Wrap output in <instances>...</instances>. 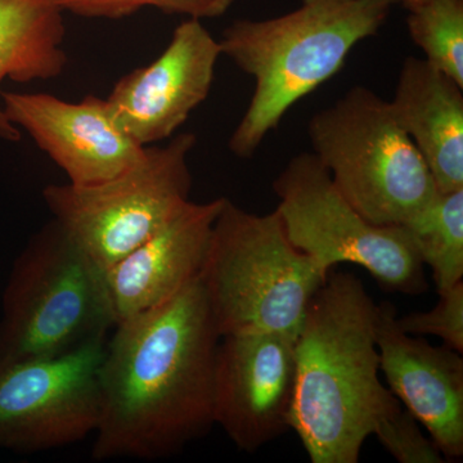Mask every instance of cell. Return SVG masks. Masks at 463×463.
I'll use <instances>...</instances> for the list:
<instances>
[{
  "label": "cell",
  "instance_id": "cell-3",
  "mask_svg": "<svg viewBox=\"0 0 463 463\" xmlns=\"http://www.w3.org/2000/svg\"><path fill=\"white\" fill-rule=\"evenodd\" d=\"M397 0H303L267 20H236L219 44L255 81L248 109L232 133L234 156L257 154L298 100L334 78L359 43L385 25Z\"/></svg>",
  "mask_w": 463,
  "mask_h": 463
},
{
  "label": "cell",
  "instance_id": "cell-17",
  "mask_svg": "<svg viewBox=\"0 0 463 463\" xmlns=\"http://www.w3.org/2000/svg\"><path fill=\"white\" fill-rule=\"evenodd\" d=\"M402 227L422 264L430 268L438 292L462 281L463 188L437 192Z\"/></svg>",
  "mask_w": 463,
  "mask_h": 463
},
{
  "label": "cell",
  "instance_id": "cell-12",
  "mask_svg": "<svg viewBox=\"0 0 463 463\" xmlns=\"http://www.w3.org/2000/svg\"><path fill=\"white\" fill-rule=\"evenodd\" d=\"M3 111L69 178L70 184L90 187L118 178L145 156L116 125L106 99L84 97L79 102L48 93H0Z\"/></svg>",
  "mask_w": 463,
  "mask_h": 463
},
{
  "label": "cell",
  "instance_id": "cell-15",
  "mask_svg": "<svg viewBox=\"0 0 463 463\" xmlns=\"http://www.w3.org/2000/svg\"><path fill=\"white\" fill-rule=\"evenodd\" d=\"M463 87L425 58H405L390 109L419 149L438 192L463 188Z\"/></svg>",
  "mask_w": 463,
  "mask_h": 463
},
{
  "label": "cell",
  "instance_id": "cell-6",
  "mask_svg": "<svg viewBox=\"0 0 463 463\" xmlns=\"http://www.w3.org/2000/svg\"><path fill=\"white\" fill-rule=\"evenodd\" d=\"M313 154L371 223L402 225L437 194L419 149L370 88L355 85L307 124Z\"/></svg>",
  "mask_w": 463,
  "mask_h": 463
},
{
  "label": "cell",
  "instance_id": "cell-1",
  "mask_svg": "<svg viewBox=\"0 0 463 463\" xmlns=\"http://www.w3.org/2000/svg\"><path fill=\"white\" fill-rule=\"evenodd\" d=\"M221 335L201 277L118 323L100 364L94 461L166 458L209 432Z\"/></svg>",
  "mask_w": 463,
  "mask_h": 463
},
{
  "label": "cell",
  "instance_id": "cell-9",
  "mask_svg": "<svg viewBox=\"0 0 463 463\" xmlns=\"http://www.w3.org/2000/svg\"><path fill=\"white\" fill-rule=\"evenodd\" d=\"M108 336L65 354L0 364V448L36 453L96 432Z\"/></svg>",
  "mask_w": 463,
  "mask_h": 463
},
{
  "label": "cell",
  "instance_id": "cell-19",
  "mask_svg": "<svg viewBox=\"0 0 463 463\" xmlns=\"http://www.w3.org/2000/svg\"><path fill=\"white\" fill-rule=\"evenodd\" d=\"M65 14L83 18L120 20L154 8L165 14L194 20L216 18L227 14L236 0H56Z\"/></svg>",
  "mask_w": 463,
  "mask_h": 463
},
{
  "label": "cell",
  "instance_id": "cell-22",
  "mask_svg": "<svg viewBox=\"0 0 463 463\" xmlns=\"http://www.w3.org/2000/svg\"><path fill=\"white\" fill-rule=\"evenodd\" d=\"M397 2L401 3L405 11H407V9L413 7V5H419L422 0H397Z\"/></svg>",
  "mask_w": 463,
  "mask_h": 463
},
{
  "label": "cell",
  "instance_id": "cell-21",
  "mask_svg": "<svg viewBox=\"0 0 463 463\" xmlns=\"http://www.w3.org/2000/svg\"><path fill=\"white\" fill-rule=\"evenodd\" d=\"M373 435L392 458L401 463H443L446 456L423 434L421 423L403 407L383 419Z\"/></svg>",
  "mask_w": 463,
  "mask_h": 463
},
{
  "label": "cell",
  "instance_id": "cell-13",
  "mask_svg": "<svg viewBox=\"0 0 463 463\" xmlns=\"http://www.w3.org/2000/svg\"><path fill=\"white\" fill-rule=\"evenodd\" d=\"M380 371L402 407L421 423L447 461L463 456V359L399 328L397 310L377 306Z\"/></svg>",
  "mask_w": 463,
  "mask_h": 463
},
{
  "label": "cell",
  "instance_id": "cell-10",
  "mask_svg": "<svg viewBox=\"0 0 463 463\" xmlns=\"http://www.w3.org/2000/svg\"><path fill=\"white\" fill-rule=\"evenodd\" d=\"M297 336L245 332L216 349L214 422L243 452L254 453L291 429Z\"/></svg>",
  "mask_w": 463,
  "mask_h": 463
},
{
  "label": "cell",
  "instance_id": "cell-20",
  "mask_svg": "<svg viewBox=\"0 0 463 463\" xmlns=\"http://www.w3.org/2000/svg\"><path fill=\"white\" fill-rule=\"evenodd\" d=\"M437 306L425 312L397 316L399 328L413 336H435L463 354V282L438 292Z\"/></svg>",
  "mask_w": 463,
  "mask_h": 463
},
{
  "label": "cell",
  "instance_id": "cell-5",
  "mask_svg": "<svg viewBox=\"0 0 463 463\" xmlns=\"http://www.w3.org/2000/svg\"><path fill=\"white\" fill-rule=\"evenodd\" d=\"M105 269L56 221L18 255L3 295L0 364L65 354L115 327Z\"/></svg>",
  "mask_w": 463,
  "mask_h": 463
},
{
  "label": "cell",
  "instance_id": "cell-16",
  "mask_svg": "<svg viewBox=\"0 0 463 463\" xmlns=\"http://www.w3.org/2000/svg\"><path fill=\"white\" fill-rule=\"evenodd\" d=\"M65 38V12L56 0H0V85L7 79L32 83L62 75L69 65ZM21 139L23 132L0 102V142Z\"/></svg>",
  "mask_w": 463,
  "mask_h": 463
},
{
  "label": "cell",
  "instance_id": "cell-7",
  "mask_svg": "<svg viewBox=\"0 0 463 463\" xmlns=\"http://www.w3.org/2000/svg\"><path fill=\"white\" fill-rule=\"evenodd\" d=\"M196 142L194 133L175 134L146 147L139 164L118 178L90 187L47 185L43 199L70 239L108 269L190 203L188 157Z\"/></svg>",
  "mask_w": 463,
  "mask_h": 463
},
{
  "label": "cell",
  "instance_id": "cell-14",
  "mask_svg": "<svg viewBox=\"0 0 463 463\" xmlns=\"http://www.w3.org/2000/svg\"><path fill=\"white\" fill-rule=\"evenodd\" d=\"M224 199L190 201L142 245L105 269L116 325L165 303L199 279Z\"/></svg>",
  "mask_w": 463,
  "mask_h": 463
},
{
  "label": "cell",
  "instance_id": "cell-4",
  "mask_svg": "<svg viewBox=\"0 0 463 463\" xmlns=\"http://www.w3.org/2000/svg\"><path fill=\"white\" fill-rule=\"evenodd\" d=\"M330 273L289 242L276 210L258 215L224 199L201 281L219 335L298 336Z\"/></svg>",
  "mask_w": 463,
  "mask_h": 463
},
{
  "label": "cell",
  "instance_id": "cell-11",
  "mask_svg": "<svg viewBox=\"0 0 463 463\" xmlns=\"http://www.w3.org/2000/svg\"><path fill=\"white\" fill-rule=\"evenodd\" d=\"M222 48L200 20L187 18L148 65L121 76L106 105L116 125L142 147L172 138L205 102Z\"/></svg>",
  "mask_w": 463,
  "mask_h": 463
},
{
  "label": "cell",
  "instance_id": "cell-18",
  "mask_svg": "<svg viewBox=\"0 0 463 463\" xmlns=\"http://www.w3.org/2000/svg\"><path fill=\"white\" fill-rule=\"evenodd\" d=\"M407 12L408 33L425 60L463 87V0H422Z\"/></svg>",
  "mask_w": 463,
  "mask_h": 463
},
{
  "label": "cell",
  "instance_id": "cell-2",
  "mask_svg": "<svg viewBox=\"0 0 463 463\" xmlns=\"http://www.w3.org/2000/svg\"><path fill=\"white\" fill-rule=\"evenodd\" d=\"M377 304L350 273L328 276L295 341L291 429L312 463H356L383 419L402 407L380 379Z\"/></svg>",
  "mask_w": 463,
  "mask_h": 463
},
{
  "label": "cell",
  "instance_id": "cell-8",
  "mask_svg": "<svg viewBox=\"0 0 463 463\" xmlns=\"http://www.w3.org/2000/svg\"><path fill=\"white\" fill-rule=\"evenodd\" d=\"M289 242L323 269L350 263L367 270L383 288L405 295L426 289L421 259L402 225H377L343 196L313 152L288 161L274 179Z\"/></svg>",
  "mask_w": 463,
  "mask_h": 463
}]
</instances>
